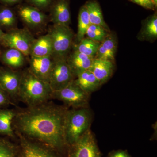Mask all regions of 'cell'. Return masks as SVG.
Segmentation results:
<instances>
[{
    "label": "cell",
    "mask_w": 157,
    "mask_h": 157,
    "mask_svg": "<svg viewBox=\"0 0 157 157\" xmlns=\"http://www.w3.org/2000/svg\"><path fill=\"white\" fill-rule=\"evenodd\" d=\"M93 114L89 107L68 109L65 121V137L67 145L76 143L90 130Z\"/></svg>",
    "instance_id": "3"
},
{
    "label": "cell",
    "mask_w": 157,
    "mask_h": 157,
    "mask_svg": "<svg viewBox=\"0 0 157 157\" xmlns=\"http://www.w3.org/2000/svg\"><path fill=\"white\" fill-rule=\"evenodd\" d=\"M54 0H26L29 5L33 6L40 11L48 10Z\"/></svg>",
    "instance_id": "28"
},
{
    "label": "cell",
    "mask_w": 157,
    "mask_h": 157,
    "mask_svg": "<svg viewBox=\"0 0 157 157\" xmlns=\"http://www.w3.org/2000/svg\"><path fill=\"white\" fill-rule=\"evenodd\" d=\"M52 44L50 35L48 33L35 39L32 45L30 56L35 57L52 56Z\"/></svg>",
    "instance_id": "19"
},
{
    "label": "cell",
    "mask_w": 157,
    "mask_h": 157,
    "mask_svg": "<svg viewBox=\"0 0 157 157\" xmlns=\"http://www.w3.org/2000/svg\"><path fill=\"white\" fill-rule=\"evenodd\" d=\"M25 56L20 51L13 48H8L1 52L0 61L11 68H19L23 66Z\"/></svg>",
    "instance_id": "20"
},
{
    "label": "cell",
    "mask_w": 157,
    "mask_h": 157,
    "mask_svg": "<svg viewBox=\"0 0 157 157\" xmlns=\"http://www.w3.org/2000/svg\"><path fill=\"white\" fill-rule=\"evenodd\" d=\"M84 5L87 9L91 24L101 26L107 30L110 31L104 21L99 3L96 0H89Z\"/></svg>",
    "instance_id": "21"
},
{
    "label": "cell",
    "mask_w": 157,
    "mask_h": 157,
    "mask_svg": "<svg viewBox=\"0 0 157 157\" xmlns=\"http://www.w3.org/2000/svg\"><path fill=\"white\" fill-rule=\"evenodd\" d=\"M75 78L66 59H53L48 82L52 91L66 87Z\"/></svg>",
    "instance_id": "7"
},
{
    "label": "cell",
    "mask_w": 157,
    "mask_h": 157,
    "mask_svg": "<svg viewBox=\"0 0 157 157\" xmlns=\"http://www.w3.org/2000/svg\"><path fill=\"white\" fill-rule=\"evenodd\" d=\"M1 50H0V54H1Z\"/></svg>",
    "instance_id": "35"
},
{
    "label": "cell",
    "mask_w": 157,
    "mask_h": 157,
    "mask_svg": "<svg viewBox=\"0 0 157 157\" xmlns=\"http://www.w3.org/2000/svg\"><path fill=\"white\" fill-rule=\"evenodd\" d=\"M22 0H0V2L5 6H12L20 3Z\"/></svg>",
    "instance_id": "32"
},
{
    "label": "cell",
    "mask_w": 157,
    "mask_h": 157,
    "mask_svg": "<svg viewBox=\"0 0 157 157\" xmlns=\"http://www.w3.org/2000/svg\"><path fill=\"white\" fill-rule=\"evenodd\" d=\"M14 147L9 141L0 138V157H16Z\"/></svg>",
    "instance_id": "27"
},
{
    "label": "cell",
    "mask_w": 157,
    "mask_h": 157,
    "mask_svg": "<svg viewBox=\"0 0 157 157\" xmlns=\"http://www.w3.org/2000/svg\"><path fill=\"white\" fill-rule=\"evenodd\" d=\"M16 113L12 109H0V134L14 137L12 122Z\"/></svg>",
    "instance_id": "22"
},
{
    "label": "cell",
    "mask_w": 157,
    "mask_h": 157,
    "mask_svg": "<svg viewBox=\"0 0 157 157\" xmlns=\"http://www.w3.org/2000/svg\"><path fill=\"white\" fill-rule=\"evenodd\" d=\"M73 82L82 90L90 95L101 86L100 82L90 70L78 74Z\"/></svg>",
    "instance_id": "18"
},
{
    "label": "cell",
    "mask_w": 157,
    "mask_h": 157,
    "mask_svg": "<svg viewBox=\"0 0 157 157\" xmlns=\"http://www.w3.org/2000/svg\"><path fill=\"white\" fill-rule=\"evenodd\" d=\"M139 41L150 42L157 39V12L147 17L142 21L141 29L137 36Z\"/></svg>",
    "instance_id": "17"
},
{
    "label": "cell",
    "mask_w": 157,
    "mask_h": 157,
    "mask_svg": "<svg viewBox=\"0 0 157 157\" xmlns=\"http://www.w3.org/2000/svg\"><path fill=\"white\" fill-rule=\"evenodd\" d=\"M17 13L23 22L32 28L43 25L48 19V16L42 11L29 5H20Z\"/></svg>",
    "instance_id": "10"
},
{
    "label": "cell",
    "mask_w": 157,
    "mask_h": 157,
    "mask_svg": "<svg viewBox=\"0 0 157 157\" xmlns=\"http://www.w3.org/2000/svg\"><path fill=\"white\" fill-rule=\"evenodd\" d=\"M114 67V62L94 59L90 70L102 85L111 78L113 74Z\"/></svg>",
    "instance_id": "16"
},
{
    "label": "cell",
    "mask_w": 157,
    "mask_h": 157,
    "mask_svg": "<svg viewBox=\"0 0 157 157\" xmlns=\"http://www.w3.org/2000/svg\"><path fill=\"white\" fill-rule=\"evenodd\" d=\"M153 2L154 3L155 6H157V0H152Z\"/></svg>",
    "instance_id": "34"
},
{
    "label": "cell",
    "mask_w": 157,
    "mask_h": 157,
    "mask_svg": "<svg viewBox=\"0 0 157 157\" xmlns=\"http://www.w3.org/2000/svg\"><path fill=\"white\" fill-rule=\"evenodd\" d=\"M100 42H95L91 39L85 37L76 45H73V49L80 53L94 58Z\"/></svg>",
    "instance_id": "24"
},
{
    "label": "cell",
    "mask_w": 157,
    "mask_h": 157,
    "mask_svg": "<svg viewBox=\"0 0 157 157\" xmlns=\"http://www.w3.org/2000/svg\"><path fill=\"white\" fill-rule=\"evenodd\" d=\"M21 73L10 68L0 67V86L11 99L18 98Z\"/></svg>",
    "instance_id": "9"
},
{
    "label": "cell",
    "mask_w": 157,
    "mask_h": 157,
    "mask_svg": "<svg viewBox=\"0 0 157 157\" xmlns=\"http://www.w3.org/2000/svg\"><path fill=\"white\" fill-rule=\"evenodd\" d=\"M48 33L52 41L53 59H67L73 46L74 34L69 26L53 25Z\"/></svg>",
    "instance_id": "4"
},
{
    "label": "cell",
    "mask_w": 157,
    "mask_h": 157,
    "mask_svg": "<svg viewBox=\"0 0 157 157\" xmlns=\"http://www.w3.org/2000/svg\"><path fill=\"white\" fill-rule=\"evenodd\" d=\"M53 58L51 56H31L29 70L38 78L48 83Z\"/></svg>",
    "instance_id": "12"
},
{
    "label": "cell",
    "mask_w": 157,
    "mask_h": 157,
    "mask_svg": "<svg viewBox=\"0 0 157 157\" xmlns=\"http://www.w3.org/2000/svg\"><path fill=\"white\" fill-rule=\"evenodd\" d=\"M11 99L8 94L0 86V107H6L11 104Z\"/></svg>",
    "instance_id": "30"
},
{
    "label": "cell",
    "mask_w": 157,
    "mask_h": 157,
    "mask_svg": "<svg viewBox=\"0 0 157 157\" xmlns=\"http://www.w3.org/2000/svg\"><path fill=\"white\" fill-rule=\"evenodd\" d=\"M52 92L48 83L35 76L29 70L21 73L18 98L29 107L46 103L52 98Z\"/></svg>",
    "instance_id": "2"
},
{
    "label": "cell",
    "mask_w": 157,
    "mask_h": 157,
    "mask_svg": "<svg viewBox=\"0 0 157 157\" xmlns=\"http://www.w3.org/2000/svg\"><path fill=\"white\" fill-rule=\"evenodd\" d=\"M4 34H5V33L3 32L2 29L1 28V27H0V41H1V40L2 39Z\"/></svg>",
    "instance_id": "33"
},
{
    "label": "cell",
    "mask_w": 157,
    "mask_h": 157,
    "mask_svg": "<svg viewBox=\"0 0 157 157\" xmlns=\"http://www.w3.org/2000/svg\"><path fill=\"white\" fill-rule=\"evenodd\" d=\"M90 24L87 9L83 5L79 9L78 14V30L76 34L78 42L85 37L86 31Z\"/></svg>",
    "instance_id": "25"
},
{
    "label": "cell",
    "mask_w": 157,
    "mask_h": 157,
    "mask_svg": "<svg viewBox=\"0 0 157 157\" xmlns=\"http://www.w3.org/2000/svg\"><path fill=\"white\" fill-rule=\"evenodd\" d=\"M17 17L13 9L6 6L0 7V27L9 30L14 29Z\"/></svg>",
    "instance_id": "23"
},
{
    "label": "cell",
    "mask_w": 157,
    "mask_h": 157,
    "mask_svg": "<svg viewBox=\"0 0 157 157\" xmlns=\"http://www.w3.org/2000/svg\"><path fill=\"white\" fill-rule=\"evenodd\" d=\"M20 136V157H58L49 150L33 142L29 138Z\"/></svg>",
    "instance_id": "13"
},
{
    "label": "cell",
    "mask_w": 157,
    "mask_h": 157,
    "mask_svg": "<svg viewBox=\"0 0 157 157\" xmlns=\"http://www.w3.org/2000/svg\"><path fill=\"white\" fill-rule=\"evenodd\" d=\"M35 39L27 29L14 28L5 33L0 44L8 48L17 49L28 56H30Z\"/></svg>",
    "instance_id": "5"
},
{
    "label": "cell",
    "mask_w": 157,
    "mask_h": 157,
    "mask_svg": "<svg viewBox=\"0 0 157 157\" xmlns=\"http://www.w3.org/2000/svg\"><path fill=\"white\" fill-rule=\"evenodd\" d=\"M68 108L46 103L16 112L12 122L19 135L39 140L53 149L67 145L64 128Z\"/></svg>",
    "instance_id": "1"
},
{
    "label": "cell",
    "mask_w": 157,
    "mask_h": 157,
    "mask_svg": "<svg viewBox=\"0 0 157 157\" xmlns=\"http://www.w3.org/2000/svg\"><path fill=\"white\" fill-rule=\"evenodd\" d=\"M129 1L143 7L144 9L155 10L157 8L152 0H129Z\"/></svg>",
    "instance_id": "29"
},
{
    "label": "cell",
    "mask_w": 157,
    "mask_h": 157,
    "mask_svg": "<svg viewBox=\"0 0 157 157\" xmlns=\"http://www.w3.org/2000/svg\"><path fill=\"white\" fill-rule=\"evenodd\" d=\"M109 157H131L127 151L123 150H119L113 152Z\"/></svg>",
    "instance_id": "31"
},
{
    "label": "cell",
    "mask_w": 157,
    "mask_h": 157,
    "mask_svg": "<svg viewBox=\"0 0 157 157\" xmlns=\"http://www.w3.org/2000/svg\"><path fill=\"white\" fill-rule=\"evenodd\" d=\"M90 96L73 81L66 87L52 91V98L62 101L73 108L89 107Z\"/></svg>",
    "instance_id": "6"
},
{
    "label": "cell",
    "mask_w": 157,
    "mask_h": 157,
    "mask_svg": "<svg viewBox=\"0 0 157 157\" xmlns=\"http://www.w3.org/2000/svg\"><path fill=\"white\" fill-rule=\"evenodd\" d=\"M110 31H108L101 26L90 24L86 31V38L91 39L95 42H101Z\"/></svg>",
    "instance_id": "26"
},
{
    "label": "cell",
    "mask_w": 157,
    "mask_h": 157,
    "mask_svg": "<svg viewBox=\"0 0 157 157\" xmlns=\"http://www.w3.org/2000/svg\"><path fill=\"white\" fill-rule=\"evenodd\" d=\"M70 0H54L49 8V18L53 25L69 26L71 23Z\"/></svg>",
    "instance_id": "11"
},
{
    "label": "cell",
    "mask_w": 157,
    "mask_h": 157,
    "mask_svg": "<svg viewBox=\"0 0 157 157\" xmlns=\"http://www.w3.org/2000/svg\"><path fill=\"white\" fill-rule=\"evenodd\" d=\"M70 147L69 157H101L95 138L90 130Z\"/></svg>",
    "instance_id": "8"
},
{
    "label": "cell",
    "mask_w": 157,
    "mask_h": 157,
    "mask_svg": "<svg viewBox=\"0 0 157 157\" xmlns=\"http://www.w3.org/2000/svg\"><path fill=\"white\" fill-rule=\"evenodd\" d=\"M94 59V58L93 57L87 56L74 50L73 52H70L66 59L73 75L76 77L80 73L90 70Z\"/></svg>",
    "instance_id": "15"
},
{
    "label": "cell",
    "mask_w": 157,
    "mask_h": 157,
    "mask_svg": "<svg viewBox=\"0 0 157 157\" xmlns=\"http://www.w3.org/2000/svg\"><path fill=\"white\" fill-rule=\"evenodd\" d=\"M117 38L114 33L110 32L101 42L94 59L114 62L117 48Z\"/></svg>",
    "instance_id": "14"
}]
</instances>
